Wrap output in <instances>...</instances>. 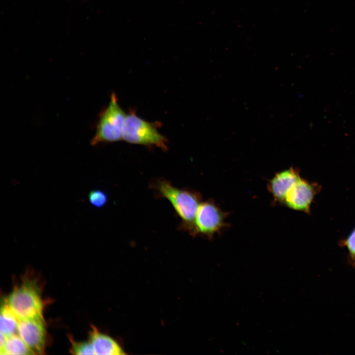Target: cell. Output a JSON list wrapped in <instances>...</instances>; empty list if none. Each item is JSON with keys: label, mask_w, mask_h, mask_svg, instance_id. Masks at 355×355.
Returning a JSON list of instances; mask_svg holds the SVG:
<instances>
[{"label": "cell", "mask_w": 355, "mask_h": 355, "mask_svg": "<svg viewBox=\"0 0 355 355\" xmlns=\"http://www.w3.org/2000/svg\"><path fill=\"white\" fill-rule=\"evenodd\" d=\"M158 195L167 199L181 220L180 228L189 234L202 201L199 193L189 189L178 188L166 180L160 179L153 185Z\"/></svg>", "instance_id": "cell-1"}, {"label": "cell", "mask_w": 355, "mask_h": 355, "mask_svg": "<svg viewBox=\"0 0 355 355\" xmlns=\"http://www.w3.org/2000/svg\"><path fill=\"white\" fill-rule=\"evenodd\" d=\"M5 301L19 320H44L40 292L35 281L24 280Z\"/></svg>", "instance_id": "cell-2"}, {"label": "cell", "mask_w": 355, "mask_h": 355, "mask_svg": "<svg viewBox=\"0 0 355 355\" xmlns=\"http://www.w3.org/2000/svg\"><path fill=\"white\" fill-rule=\"evenodd\" d=\"M108 105L100 113L95 133L90 141L92 145L111 143L122 140V130L127 115L120 106L116 95L111 94Z\"/></svg>", "instance_id": "cell-3"}, {"label": "cell", "mask_w": 355, "mask_h": 355, "mask_svg": "<svg viewBox=\"0 0 355 355\" xmlns=\"http://www.w3.org/2000/svg\"><path fill=\"white\" fill-rule=\"evenodd\" d=\"M155 123L148 122L132 111L127 114L122 130V140L128 143L156 146L165 150L167 139L158 130Z\"/></svg>", "instance_id": "cell-4"}, {"label": "cell", "mask_w": 355, "mask_h": 355, "mask_svg": "<svg viewBox=\"0 0 355 355\" xmlns=\"http://www.w3.org/2000/svg\"><path fill=\"white\" fill-rule=\"evenodd\" d=\"M228 213L223 211L212 200L200 204L190 235L212 240L228 227L226 220Z\"/></svg>", "instance_id": "cell-5"}, {"label": "cell", "mask_w": 355, "mask_h": 355, "mask_svg": "<svg viewBox=\"0 0 355 355\" xmlns=\"http://www.w3.org/2000/svg\"><path fill=\"white\" fill-rule=\"evenodd\" d=\"M319 189L316 183L300 177L287 193L283 205L290 209L308 213Z\"/></svg>", "instance_id": "cell-6"}, {"label": "cell", "mask_w": 355, "mask_h": 355, "mask_svg": "<svg viewBox=\"0 0 355 355\" xmlns=\"http://www.w3.org/2000/svg\"><path fill=\"white\" fill-rule=\"evenodd\" d=\"M18 334L34 354H42L45 344L44 320H19Z\"/></svg>", "instance_id": "cell-7"}, {"label": "cell", "mask_w": 355, "mask_h": 355, "mask_svg": "<svg viewBox=\"0 0 355 355\" xmlns=\"http://www.w3.org/2000/svg\"><path fill=\"white\" fill-rule=\"evenodd\" d=\"M300 178L299 170L292 167L275 174L267 184L274 203L283 205L287 193Z\"/></svg>", "instance_id": "cell-8"}, {"label": "cell", "mask_w": 355, "mask_h": 355, "mask_svg": "<svg viewBox=\"0 0 355 355\" xmlns=\"http://www.w3.org/2000/svg\"><path fill=\"white\" fill-rule=\"evenodd\" d=\"M90 342L95 355H124L123 350L113 339L100 332L93 326L90 332Z\"/></svg>", "instance_id": "cell-9"}, {"label": "cell", "mask_w": 355, "mask_h": 355, "mask_svg": "<svg viewBox=\"0 0 355 355\" xmlns=\"http://www.w3.org/2000/svg\"><path fill=\"white\" fill-rule=\"evenodd\" d=\"M0 331L6 337L17 332L19 319L5 300L0 309Z\"/></svg>", "instance_id": "cell-10"}, {"label": "cell", "mask_w": 355, "mask_h": 355, "mask_svg": "<svg viewBox=\"0 0 355 355\" xmlns=\"http://www.w3.org/2000/svg\"><path fill=\"white\" fill-rule=\"evenodd\" d=\"M0 355H34L19 335L14 334L6 337L4 345L0 349Z\"/></svg>", "instance_id": "cell-11"}, {"label": "cell", "mask_w": 355, "mask_h": 355, "mask_svg": "<svg viewBox=\"0 0 355 355\" xmlns=\"http://www.w3.org/2000/svg\"><path fill=\"white\" fill-rule=\"evenodd\" d=\"M88 198L90 204L97 208L103 207L108 201L107 194L100 189L91 190L88 194Z\"/></svg>", "instance_id": "cell-12"}, {"label": "cell", "mask_w": 355, "mask_h": 355, "mask_svg": "<svg viewBox=\"0 0 355 355\" xmlns=\"http://www.w3.org/2000/svg\"><path fill=\"white\" fill-rule=\"evenodd\" d=\"M71 340V353L75 355H94V352L90 342H76Z\"/></svg>", "instance_id": "cell-13"}, {"label": "cell", "mask_w": 355, "mask_h": 355, "mask_svg": "<svg viewBox=\"0 0 355 355\" xmlns=\"http://www.w3.org/2000/svg\"><path fill=\"white\" fill-rule=\"evenodd\" d=\"M342 244L347 248L351 257L355 260V228L343 241Z\"/></svg>", "instance_id": "cell-14"}]
</instances>
